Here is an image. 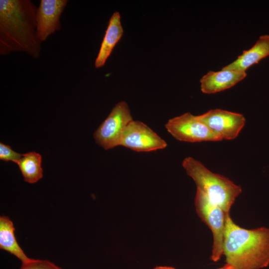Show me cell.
<instances>
[{
  "label": "cell",
  "mask_w": 269,
  "mask_h": 269,
  "mask_svg": "<svg viewBox=\"0 0 269 269\" xmlns=\"http://www.w3.org/2000/svg\"><path fill=\"white\" fill-rule=\"evenodd\" d=\"M123 34L121 22V15L118 11L115 12L110 18L100 48L95 61L96 68L103 67L110 56L116 44Z\"/></svg>",
  "instance_id": "obj_12"
},
{
  "label": "cell",
  "mask_w": 269,
  "mask_h": 269,
  "mask_svg": "<svg viewBox=\"0 0 269 269\" xmlns=\"http://www.w3.org/2000/svg\"><path fill=\"white\" fill-rule=\"evenodd\" d=\"M19 269H62L54 263L46 260L30 259L22 263Z\"/></svg>",
  "instance_id": "obj_15"
},
{
  "label": "cell",
  "mask_w": 269,
  "mask_h": 269,
  "mask_svg": "<svg viewBox=\"0 0 269 269\" xmlns=\"http://www.w3.org/2000/svg\"><path fill=\"white\" fill-rule=\"evenodd\" d=\"M67 0H41L36 13V31L42 43L61 28L60 16Z\"/></svg>",
  "instance_id": "obj_9"
},
{
  "label": "cell",
  "mask_w": 269,
  "mask_h": 269,
  "mask_svg": "<svg viewBox=\"0 0 269 269\" xmlns=\"http://www.w3.org/2000/svg\"><path fill=\"white\" fill-rule=\"evenodd\" d=\"M22 154L13 150L9 145L2 142L0 143V159L6 162L12 161L16 162L21 158Z\"/></svg>",
  "instance_id": "obj_16"
},
{
  "label": "cell",
  "mask_w": 269,
  "mask_h": 269,
  "mask_svg": "<svg viewBox=\"0 0 269 269\" xmlns=\"http://www.w3.org/2000/svg\"><path fill=\"white\" fill-rule=\"evenodd\" d=\"M223 255L234 269H262L269 265V228L246 229L228 214L224 232Z\"/></svg>",
  "instance_id": "obj_2"
},
{
  "label": "cell",
  "mask_w": 269,
  "mask_h": 269,
  "mask_svg": "<svg viewBox=\"0 0 269 269\" xmlns=\"http://www.w3.org/2000/svg\"><path fill=\"white\" fill-rule=\"evenodd\" d=\"M15 228L12 221L7 216L0 217V248L15 256L22 263L30 258L18 245L14 234Z\"/></svg>",
  "instance_id": "obj_13"
},
{
  "label": "cell",
  "mask_w": 269,
  "mask_h": 269,
  "mask_svg": "<svg viewBox=\"0 0 269 269\" xmlns=\"http://www.w3.org/2000/svg\"><path fill=\"white\" fill-rule=\"evenodd\" d=\"M197 117L221 140L236 138L246 123L243 115L219 109L210 110Z\"/></svg>",
  "instance_id": "obj_8"
},
{
  "label": "cell",
  "mask_w": 269,
  "mask_h": 269,
  "mask_svg": "<svg viewBox=\"0 0 269 269\" xmlns=\"http://www.w3.org/2000/svg\"><path fill=\"white\" fill-rule=\"evenodd\" d=\"M165 127L168 132L179 141L197 142L221 140L197 116L190 113L169 119Z\"/></svg>",
  "instance_id": "obj_6"
},
{
  "label": "cell",
  "mask_w": 269,
  "mask_h": 269,
  "mask_svg": "<svg viewBox=\"0 0 269 269\" xmlns=\"http://www.w3.org/2000/svg\"><path fill=\"white\" fill-rule=\"evenodd\" d=\"M218 269H234L232 268L231 266L226 264L223 267Z\"/></svg>",
  "instance_id": "obj_18"
},
{
  "label": "cell",
  "mask_w": 269,
  "mask_h": 269,
  "mask_svg": "<svg viewBox=\"0 0 269 269\" xmlns=\"http://www.w3.org/2000/svg\"><path fill=\"white\" fill-rule=\"evenodd\" d=\"M268 56L269 35H262L250 49L244 50L235 61L223 68L246 72L249 67Z\"/></svg>",
  "instance_id": "obj_11"
},
{
  "label": "cell",
  "mask_w": 269,
  "mask_h": 269,
  "mask_svg": "<svg viewBox=\"0 0 269 269\" xmlns=\"http://www.w3.org/2000/svg\"><path fill=\"white\" fill-rule=\"evenodd\" d=\"M166 142L143 123L133 120L127 127L120 142L137 152H149L165 148Z\"/></svg>",
  "instance_id": "obj_7"
},
{
  "label": "cell",
  "mask_w": 269,
  "mask_h": 269,
  "mask_svg": "<svg viewBox=\"0 0 269 269\" xmlns=\"http://www.w3.org/2000/svg\"><path fill=\"white\" fill-rule=\"evenodd\" d=\"M182 166L194 181L197 189L202 192L214 205L229 214L241 187L228 178L213 173L201 162L192 157L184 159Z\"/></svg>",
  "instance_id": "obj_3"
},
{
  "label": "cell",
  "mask_w": 269,
  "mask_h": 269,
  "mask_svg": "<svg viewBox=\"0 0 269 269\" xmlns=\"http://www.w3.org/2000/svg\"><path fill=\"white\" fill-rule=\"evenodd\" d=\"M153 269H176L171 267L167 266H157L153 268Z\"/></svg>",
  "instance_id": "obj_17"
},
{
  "label": "cell",
  "mask_w": 269,
  "mask_h": 269,
  "mask_svg": "<svg viewBox=\"0 0 269 269\" xmlns=\"http://www.w3.org/2000/svg\"><path fill=\"white\" fill-rule=\"evenodd\" d=\"M133 120L128 104L119 102L94 133L96 143L105 150L120 146L124 132Z\"/></svg>",
  "instance_id": "obj_5"
},
{
  "label": "cell",
  "mask_w": 269,
  "mask_h": 269,
  "mask_svg": "<svg viewBox=\"0 0 269 269\" xmlns=\"http://www.w3.org/2000/svg\"><path fill=\"white\" fill-rule=\"evenodd\" d=\"M195 206L198 216L212 232L213 243L210 258L213 262H217L223 255L225 224L228 214L212 204L205 194L198 189H197L195 198Z\"/></svg>",
  "instance_id": "obj_4"
},
{
  "label": "cell",
  "mask_w": 269,
  "mask_h": 269,
  "mask_svg": "<svg viewBox=\"0 0 269 269\" xmlns=\"http://www.w3.org/2000/svg\"><path fill=\"white\" fill-rule=\"evenodd\" d=\"M41 162V155L36 152L30 151L22 154L16 163L25 182L33 184L42 178Z\"/></svg>",
  "instance_id": "obj_14"
},
{
  "label": "cell",
  "mask_w": 269,
  "mask_h": 269,
  "mask_svg": "<svg viewBox=\"0 0 269 269\" xmlns=\"http://www.w3.org/2000/svg\"><path fill=\"white\" fill-rule=\"evenodd\" d=\"M247 76L246 72L223 68L219 71H209L200 79L201 91L204 94H213L235 86Z\"/></svg>",
  "instance_id": "obj_10"
},
{
  "label": "cell",
  "mask_w": 269,
  "mask_h": 269,
  "mask_svg": "<svg viewBox=\"0 0 269 269\" xmlns=\"http://www.w3.org/2000/svg\"><path fill=\"white\" fill-rule=\"evenodd\" d=\"M37 7L30 0H0V54L24 52L38 58L41 42L36 31Z\"/></svg>",
  "instance_id": "obj_1"
}]
</instances>
